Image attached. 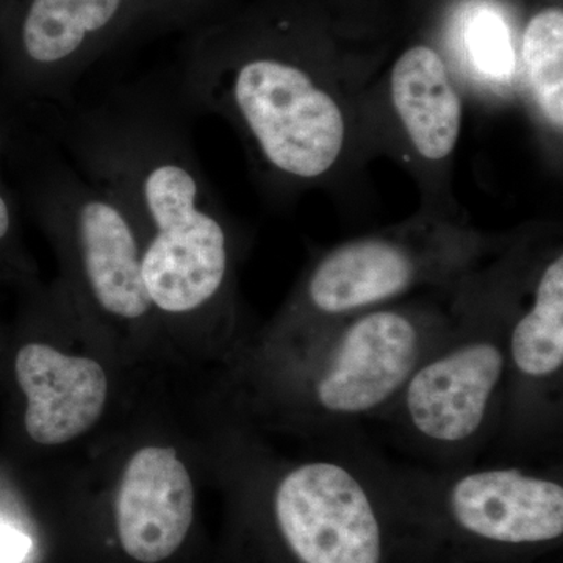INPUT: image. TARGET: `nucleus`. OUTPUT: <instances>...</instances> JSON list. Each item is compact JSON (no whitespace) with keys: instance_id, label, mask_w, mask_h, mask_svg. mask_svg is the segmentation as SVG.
Masks as SVG:
<instances>
[{"instance_id":"obj_15","label":"nucleus","mask_w":563,"mask_h":563,"mask_svg":"<svg viewBox=\"0 0 563 563\" xmlns=\"http://www.w3.org/2000/svg\"><path fill=\"white\" fill-rule=\"evenodd\" d=\"M468 41L474 60L485 74L504 77L510 73L514 66L512 46L501 21L490 14L477 18Z\"/></svg>"},{"instance_id":"obj_8","label":"nucleus","mask_w":563,"mask_h":563,"mask_svg":"<svg viewBox=\"0 0 563 563\" xmlns=\"http://www.w3.org/2000/svg\"><path fill=\"white\" fill-rule=\"evenodd\" d=\"M114 510L122 550L133 561L176 554L195 518V485L177 451L163 444L135 451L122 470Z\"/></svg>"},{"instance_id":"obj_2","label":"nucleus","mask_w":563,"mask_h":563,"mask_svg":"<svg viewBox=\"0 0 563 563\" xmlns=\"http://www.w3.org/2000/svg\"><path fill=\"white\" fill-rule=\"evenodd\" d=\"M177 88L187 106L231 117L280 176L314 179L342 154L346 128L339 103L309 70L268 44L202 33L185 52Z\"/></svg>"},{"instance_id":"obj_11","label":"nucleus","mask_w":563,"mask_h":563,"mask_svg":"<svg viewBox=\"0 0 563 563\" xmlns=\"http://www.w3.org/2000/svg\"><path fill=\"white\" fill-rule=\"evenodd\" d=\"M417 276L418 263L402 244L354 240L318 263L307 284V299L324 314L358 312L409 290Z\"/></svg>"},{"instance_id":"obj_4","label":"nucleus","mask_w":563,"mask_h":563,"mask_svg":"<svg viewBox=\"0 0 563 563\" xmlns=\"http://www.w3.org/2000/svg\"><path fill=\"white\" fill-rule=\"evenodd\" d=\"M176 29L163 0H7L3 68L21 102L65 109L81 77L140 33Z\"/></svg>"},{"instance_id":"obj_3","label":"nucleus","mask_w":563,"mask_h":563,"mask_svg":"<svg viewBox=\"0 0 563 563\" xmlns=\"http://www.w3.org/2000/svg\"><path fill=\"white\" fill-rule=\"evenodd\" d=\"M25 198L57 244L77 291L101 317L121 324L146 321L152 309L141 274V243L131 218L88 180L57 141H35Z\"/></svg>"},{"instance_id":"obj_9","label":"nucleus","mask_w":563,"mask_h":563,"mask_svg":"<svg viewBox=\"0 0 563 563\" xmlns=\"http://www.w3.org/2000/svg\"><path fill=\"white\" fill-rule=\"evenodd\" d=\"M14 372L27 399L24 424L33 442L62 446L101 420L109 399V377L95 358L31 342L18 352Z\"/></svg>"},{"instance_id":"obj_5","label":"nucleus","mask_w":563,"mask_h":563,"mask_svg":"<svg viewBox=\"0 0 563 563\" xmlns=\"http://www.w3.org/2000/svg\"><path fill=\"white\" fill-rule=\"evenodd\" d=\"M274 515L301 563H380L383 533L358 477L339 463L295 466L277 484Z\"/></svg>"},{"instance_id":"obj_17","label":"nucleus","mask_w":563,"mask_h":563,"mask_svg":"<svg viewBox=\"0 0 563 563\" xmlns=\"http://www.w3.org/2000/svg\"><path fill=\"white\" fill-rule=\"evenodd\" d=\"M206 2L207 0H163L176 29H181V25L195 20Z\"/></svg>"},{"instance_id":"obj_7","label":"nucleus","mask_w":563,"mask_h":563,"mask_svg":"<svg viewBox=\"0 0 563 563\" xmlns=\"http://www.w3.org/2000/svg\"><path fill=\"white\" fill-rule=\"evenodd\" d=\"M503 347L472 340L415 369L404 406L415 431L440 444L473 439L483 428L506 373Z\"/></svg>"},{"instance_id":"obj_13","label":"nucleus","mask_w":563,"mask_h":563,"mask_svg":"<svg viewBox=\"0 0 563 563\" xmlns=\"http://www.w3.org/2000/svg\"><path fill=\"white\" fill-rule=\"evenodd\" d=\"M510 361L529 379H548L563 366V257L544 266L533 302L515 324L509 344Z\"/></svg>"},{"instance_id":"obj_10","label":"nucleus","mask_w":563,"mask_h":563,"mask_svg":"<svg viewBox=\"0 0 563 563\" xmlns=\"http://www.w3.org/2000/svg\"><path fill=\"white\" fill-rule=\"evenodd\" d=\"M466 532L498 543H540L563 533V487L517 468L479 470L455 481L448 496Z\"/></svg>"},{"instance_id":"obj_14","label":"nucleus","mask_w":563,"mask_h":563,"mask_svg":"<svg viewBox=\"0 0 563 563\" xmlns=\"http://www.w3.org/2000/svg\"><path fill=\"white\" fill-rule=\"evenodd\" d=\"M521 58L529 88L543 117L555 131L563 128V13L540 11L529 21Z\"/></svg>"},{"instance_id":"obj_1","label":"nucleus","mask_w":563,"mask_h":563,"mask_svg":"<svg viewBox=\"0 0 563 563\" xmlns=\"http://www.w3.org/2000/svg\"><path fill=\"white\" fill-rule=\"evenodd\" d=\"M179 88L132 84L92 106L58 109L51 135L131 218L152 309L185 320L220 302L231 233L192 151Z\"/></svg>"},{"instance_id":"obj_12","label":"nucleus","mask_w":563,"mask_h":563,"mask_svg":"<svg viewBox=\"0 0 563 563\" xmlns=\"http://www.w3.org/2000/svg\"><path fill=\"white\" fill-rule=\"evenodd\" d=\"M391 99L407 135L426 161L439 162L455 150L462 101L439 52L415 46L391 70Z\"/></svg>"},{"instance_id":"obj_18","label":"nucleus","mask_w":563,"mask_h":563,"mask_svg":"<svg viewBox=\"0 0 563 563\" xmlns=\"http://www.w3.org/2000/svg\"><path fill=\"white\" fill-rule=\"evenodd\" d=\"M16 232V209L0 185V244L9 243Z\"/></svg>"},{"instance_id":"obj_6","label":"nucleus","mask_w":563,"mask_h":563,"mask_svg":"<svg viewBox=\"0 0 563 563\" xmlns=\"http://www.w3.org/2000/svg\"><path fill=\"white\" fill-rule=\"evenodd\" d=\"M424 335L396 310L362 314L318 363L312 396L322 413L357 417L379 409L420 366Z\"/></svg>"},{"instance_id":"obj_16","label":"nucleus","mask_w":563,"mask_h":563,"mask_svg":"<svg viewBox=\"0 0 563 563\" xmlns=\"http://www.w3.org/2000/svg\"><path fill=\"white\" fill-rule=\"evenodd\" d=\"M31 548L27 536L10 526L0 525V563H20L27 558Z\"/></svg>"}]
</instances>
